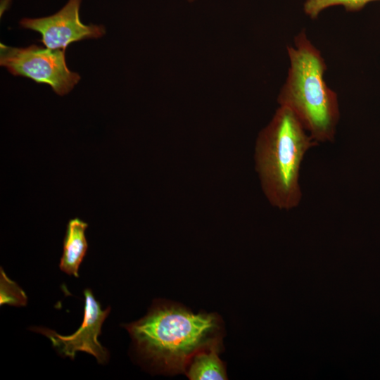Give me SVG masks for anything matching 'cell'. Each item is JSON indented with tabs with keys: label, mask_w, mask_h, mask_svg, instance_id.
<instances>
[{
	"label": "cell",
	"mask_w": 380,
	"mask_h": 380,
	"mask_svg": "<svg viewBox=\"0 0 380 380\" xmlns=\"http://www.w3.org/2000/svg\"><path fill=\"white\" fill-rule=\"evenodd\" d=\"M218 317L194 314L172 304H157L141 319L126 326L139 352L163 370L179 373L193 356L221 340Z\"/></svg>",
	"instance_id": "6da1fadb"
},
{
	"label": "cell",
	"mask_w": 380,
	"mask_h": 380,
	"mask_svg": "<svg viewBox=\"0 0 380 380\" xmlns=\"http://www.w3.org/2000/svg\"><path fill=\"white\" fill-rule=\"evenodd\" d=\"M305 130L291 109L280 106L257 139L255 158L262 189L280 209L293 208L301 200L300 165L306 152L318 144Z\"/></svg>",
	"instance_id": "7a4b0ae2"
},
{
	"label": "cell",
	"mask_w": 380,
	"mask_h": 380,
	"mask_svg": "<svg viewBox=\"0 0 380 380\" xmlns=\"http://www.w3.org/2000/svg\"><path fill=\"white\" fill-rule=\"evenodd\" d=\"M296 48L288 46L291 66L278 96L317 142L332 141L339 119L337 94L324 80L327 65L321 53L302 31Z\"/></svg>",
	"instance_id": "3957f363"
},
{
	"label": "cell",
	"mask_w": 380,
	"mask_h": 380,
	"mask_svg": "<svg viewBox=\"0 0 380 380\" xmlns=\"http://www.w3.org/2000/svg\"><path fill=\"white\" fill-rule=\"evenodd\" d=\"M0 64L15 76L49 84L60 96L68 94L80 80L78 73L68 69L64 49L35 44L18 48L1 44Z\"/></svg>",
	"instance_id": "277c9868"
},
{
	"label": "cell",
	"mask_w": 380,
	"mask_h": 380,
	"mask_svg": "<svg viewBox=\"0 0 380 380\" xmlns=\"http://www.w3.org/2000/svg\"><path fill=\"white\" fill-rule=\"evenodd\" d=\"M82 0H68L53 15L42 18H24L20 27L41 34L46 48L64 49L75 42L97 39L106 34L103 25H84L80 18Z\"/></svg>",
	"instance_id": "5b68a950"
},
{
	"label": "cell",
	"mask_w": 380,
	"mask_h": 380,
	"mask_svg": "<svg viewBox=\"0 0 380 380\" xmlns=\"http://www.w3.org/2000/svg\"><path fill=\"white\" fill-rule=\"evenodd\" d=\"M84 318L80 327L70 336H62L56 331L44 328L34 327L32 330L44 334L51 341L61 355L74 360L77 351H83L94 355L99 363L104 364L109 358L108 350L98 340L102 324L110 312V308L102 310L91 289L84 291Z\"/></svg>",
	"instance_id": "8992f818"
},
{
	"label": "cell",
	"mask_w": 380,
	"mask_h": 380,
	"mask_svg": "<svg viewBox=\"0 0 380 380\" xmlns=\"http://www.w3.org/2000/svg\"><path fill=\"white\" fill-rule=\"evenodd\" d=\"M87 227L88 224L78 217L68 222L59 267L68 275L79 277V267L88 249L85 236Z\"/></svg>",
	"instance_id": "52a82bcc"
},
{
	"label": "cell",
	"mask_w": 380,
	"mask_h": 380,
	"mask_svg": "<svg viewBox=\"0 0 380 380\" xmlns=\"http://www.w3.org/2000/svg\"><path fill=\"white\" fill-rule=\"evenodd\" d=\"M221 340L196 353L190 360L186 374L192 380L227 379L223 362L218 357Z\"/></svg>",
	"instance_id": "ba28073f"
},
{
	"label": "cell",
	"mask_w": 380,
	"mask_h": 380,
	"mask_svg": "<svg viewBox=\"0 0 380 380\" xmlns=\"http://www.w3.org/2000/svg\"><path fill=\"white\" fill-rule=\"evenodd\" d=\"M374 1L380 0H305L303 11L312 19H315L322 11L331 6H343L347 11H357Z\"/></svg>",
	"instance_id": "9c48e42d"
},
{
	"label": "cell",
	"mask_w": 380,
	"mask_h": 380,
	"mask_svg": "<svg viewBox=\"0 0 380 380\" xmlns=\"http://www.w3.org/2000/svg\"><path fill=\"white\" fill-rule=\"evenodd\" d=\"M26 303L27 296L24 291L1 269V305L21 306Z\"/></svg>",
	"instance_id": "30bf717a"
},
{
	"label": "cell",
	"mask_w": 380,
	"mask_h": 380,
	"mask_svg": "<svg viewBox=\"0 0 380 380\" xmlns=\"http://www.w3.org/2000/svg\"><path fill=\"white\" fill-rule=\"evenodd\" d=\"M187 1H188L189 2H193V1H196V0H187Z\"/></svg>",
	"instance_id": "8fae6325"
}]
</instances>
